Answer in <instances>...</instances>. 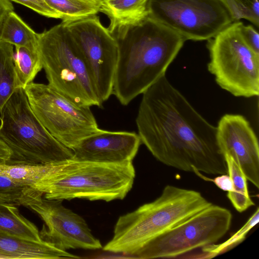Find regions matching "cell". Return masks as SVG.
Masks as SVG:
<instances>
[{
  "label": "cell",
  "mask_w": 259,
  "mask_h": 259,
  "mask_svg": "<svg viewBox=\"0 0 259 259\" xmlns=\"http://www.w3.org/2000/svg\"><path fill=\"white\" fill-rule=\"evenodd\" d=\"M142 94L136 119L138 134L157 160L201 178V172L228 174L217 127L194 108L165 75Z\"/></svg>",
  "instance_id": "cell-1"
},
{
  "label": "cell",
  "mask_w": 259,
  "mask_h": 259,
  "mask_svg": "<svg viewBox=\"0 0 259 259\" xmlns=\"http://www.w3.org/2000/svg\"><path fill=\"white\" fill-rule=\"evenodd\" d=\"M118 57L112 94L128 105L165 75L186 40L167 26L148 17L114 36Z\"/></svg>",
  "instance_id": "cell-2"
},
{
  "label": "cell",
  "mask_w": 259,
  "mask_h": 259,
  "mask_svg": "<svg viewBox=\"0 0 259 259\" xmlns=\"http://www.w3.org/2000/svg\"><path fill=\"white\" fill-rule=\"evenodd\" d=\"M211 204L199 192L167 185L155 200L119 218L103 250L133 255L151 239Z\"/></svg>",
  "instance_id": "cell-3"
},
{
  "label": "cell",
  "mask_w": 259,
  "mask_h": 259,
  "mask_svg": "<svg viewBox=\"0 0 259 259\" xmlns=\"http://www.w3.org/2000/svg\"><path fill=\"white\" fill-rule=\"evenodd\" d=\"M136 176L132 161L108 163L71 158L50 163L46 176L32 187L48 199H123Z\"/></svg>",
  "instance_id": "cell-4"
},
{
  "label": "cell",
  "mask_w": 259,
  "mask_h": 259,
  "mask_svg": "<svg viewBox=\"0 0 259 259\" xmlns=\"http://www.w3.org/2000/svg\"><path fill=\"white\" fill-rule=\"evenodd\" d=\"M0 119V139L12 152L6 164H48L73 157V151L37 119L23 88L15 90L3 106Z\"/></svg>",
  "instance_id": "cell-5"
},
{
  "label": "cell",
  "mask_w": 259,
  "mask_h": 259,
  "mask_svg": "<svg viewBox=\"0 0 259 259\" xmlns=\"http://www.w3.org/2000/svg\"><path fill=\"white\" fill-rule=\"evenodd\" d=\"M37 51L49 85L79 105L102 106L86 61L62 22L38 33Z\"/></svg>",
  "instance_id": "cell-6"
},
{
  "label": "cell",
  "mask_w": 259,
  "mask_h": 259,
  "mask_svg": "<svg viewBox=\"0 0 259 259\" xmlns=\"http://www.w3.org/2000/svg\"><path fill=\"white\" fill-rule=\"evenodd\" d=\"M240 22H232L207 40L208 70L217 84L233 95L258 96L259 54L243 40L239 31Z\"/></svg>",
  "instance_id": "cell-7"
},
{
  "label": "cell",
  "mask_w": 259,
  "mask_h": 259,
  "mask_svg": "<svg viewBox=\"0 0 259 259\" xmlns=\"http://www.w3.org/2000/svg\"><path fill=\"white\" fill-rule=\"evenodd\" d=\"M231 211L211 204L150 240L133 255L141 259L178 258L214 244L230 229Z\"/></svg>",
  "instance_id": "cell-8"
},
{
  "label": "cell",
  "mask_w": 259,
  "mask_h": 259,
  "mask_svg": "<svg viewBox=\"0 0 259 259\" xmlns=\"http://www.w3.org/2000/svg\"><path fill=\"white\" fill-rule=\"evenodd\" d=\"M24 90L37 119L67 148L100 130L90 106L74 103L48 84L32 82Z\"/></svg>",
  "instance_id": "cell-9"
},
{
  "label": "cell",
  "mask_w": 259,
  "mask_h": 259,
  "mask_svg": "<svg viewBox=\"0 0 259 259\" xmlns=\"http://www.w3.org/2000/svg\"><path fill=\"white\" fill-rule=\"evenodd\" d=\"M147 9L186 40H207L233 22L220 0H149Z\"/></svg>",
  "instance_id": "cell-10"
},
{
  "label": "cell",
  "mask_w": 259,
  "mask_h": 259,
  "mask_svg": "<svg viewBox=\"0 0 259 259\" xmlns=\"http://www.w3.org/2000/svg\"><path fill=\"white\" fill-rule=\"evenodd\" d=\"M62 23L82 53L103 104L112 94L118 57L117 39L97 15Z\"/></svg>",
  "instance_id": "cell-11"
},
{
  "label": "cell",
  "mask_w": 259,
  "mask_h": 259,
  "mask_svg": "<svg viewBox=\"0 0 259 259\" xmlns=\"http://www.w3.org/2000/svg\"><path fill=\"white\" fill-rule=\"evenodd\" d=\"M62 202L43 196L28 206L45 224L39 232L41 239L65 250L101 248L100 240L93 235L84 220Z\"/></svg>",
  "instance_id": "cell-12"
},
{
  "label": "cell",
  "mask_w": 259,
  "mask_h": 259,
  "mask_svg": "<svg viewBox=\"0 0 259 259\" xmlns=\"http://www.w3.org/2000/svg\"><path fill=\"white\" fill-rule=\"evenodd\" d=\"M218 145L222 154L232 157L247 180L259 188V147L257 138L242 115L226 114L217 126Z\"/></svg>",
  "instance_id": "cell-13"
},
{
  "label": "cell",
  "mask_w": 259,
  "mask_h": 259,
  "mask_svg": "<svg viewBox=\"0 0 259 259\" xmlns=\"http://www.w3.org/2000/svg\"><path fill=\"white\" fill-rule=\"evenodd\" d=\"M141 141L135 132L100 129L80 140L71 150L73 158L81 161L117 163L132 161Z\"/></svg>",
  "instance_id": "cell-14"
},
{
  "label": "cell",
  "mask_w": 259,
  "mask_h": 259,
  "mask_svg": "<svg viewBox=\"0 0 259 259\" xmlns=\"http://www.w3.org/2000/svg\"><path fill=\"white\" fill-rule=\"evenodd\" d=\"M44 240L35 241L0 231V258H79Z\"/></svg>",
  "instance_id": "cell-15"
},
{
  "label": "cell",
  "mask_w": 259,
  "mask_h": 259,
  "mask_svg": "<svg viewBox=\"0 0 259 259\" xmlns=\"http://www.w3.org/2000/svg\"><path fill=\"white\" fill-rule=\"evenodd\" d=\"M100 12L109 20L107 27L114 36L148 17L149 0H102Z\"/></svg>",
  "instance_id": "cell-16"
},
{
  "label": "cell",
  "mask_w": 259,
  "mask_h": 259,
  "mask_svg": "<svg viewBox=\"0 0 259 259\" xmlns=\"http://www.w3.org/2000/svg\"><path fill=\"white\" fill-rule=\"evenodd\" d=\"M0 231L27 240L42 241L37 227L11 203L0 202Z\"/></svg>",
  "instance_id": "cell-17"
},
{
  "label": "cell",
  "mask_w": 259,
  "mask_h": 259,
  "mask_svg": "<svg viewBox=\"0 0 259 259\" xmlns=\"http://www.w3.org/2000/svg\"><path fill=\"white\" fill-rule=\"evenodd\" d=\"M38 36L14 11L7 14L0 26V40L15 47L37 50Z\"/></svg>",
  "instance_id": "cell-18"
},
{
  "label": "cell",
  "mask_w": 259,
  "mask_h": 259,
  "mask_svg": "<svg viewBox=\"0 0 259 259\" xmlns=\"http://www.w3.org/2000/svg\"><path fill=\"white\" fill-rule=\"evenodd\" d=\"M60 16L62 22H72L94 15L99 12L102 0H44Z\"/></svg>",
  "instance_id": "cell-19"
},
{
  "label": "cell",
  "mask_w": 259,
  "mask_h": 259,
  "mask_svg": "<svg viewBox=\"0 0 259 259\" xmlns=\"http://www.w3.org/2000/svg\"><path fill=\"white\" fill-rule=\"evenodd\" d=\"M224 157L233 185L232 190L228 192L227 197L236 210L242 212L255 205L249 195L247 179L240 165L232 157Z\"/></svg>",
  "instance_id": "cell-20"
},
{
  "label": "cell",
  "mask_w": 259,
  "mask_h": 259,
  "mask_svg": "<svg viewBox=\"0 0 259 259\" xmlns=\"http://www.w3.org/2000/svg\"><path fill=\"white\" fill-rule=\"evenodd\" d=\"M14 59L13 46L0 40V114L18 88Z\"/></svg>",
  "instance_id": "cell-21"
},
{
  "label": "cell",
  "mask_w": 259,
  "mask_h": 259,
  "mask_svg": "<svg viewBox=\"0 0 259 259\" xmlns=\"http://www.w3.org/2000/svg\"><path fill=\"white\" fill-rule=\"evenodd\" d=\"M14 66L18 88H24L33 82L42 69L37 49L31 50L25 47H15Z\"/></svg>",
  "instance_id": "cell-22"
},
{
  "label": "cell",
  "mask_w": 259,
  "mask_h": 259,
  "mask_svg": "<svg viewBox=\"0 0 259 259\" xmlns=\"http://www.w3.org/2000/svg\"><path fill=\"white\" fill-rule=\"evenodd\" d=\"M44 196L39 191L0 175V201L28 206Z\"/></svg>",
  "instance_id": "cell-23"
},
{
  "label": "cell",
  "mask_w": 259,
  "mask_h": 259,
  "mask_svg": "<svg viewBox=\"0 0 259 259\" xmlns=\"http://www.w3.org/2000/svg\"><path fill=\"white\" fill-rule=\"evenodd\" d=\"M259 221V208L250 217L247 222L228 240L220 244H212L202 248L203 258H210L225 253L241 243L248 233Z\"/></svg>",
  "instance_id": "cell-24"
},
{
  "label": "cell",
  "mask_w": 259,
  "mask_h": 259,
  "mask_svg": "<svg viewBox=\"0 0 259 259\" xmlns=\"http://www.w3.org/2000/svg\"><path fill=\"white\" fill-rule=\"evenodd\" d=\"M227 10L233 22L241 19L259 25V0H220Z\"/></svg>",
  "instance_id": "cell-25"
},
{
  "label": "cell",
  "mask_w": 259,
  "mask_h": 259,
  "mask_svg": "<svg viewBox=\"0 0 259 259\" xmlns=\"http://www.w3.org/2000/svg\"><path fill=\"white\" fill-rule=\"evenodd\" d=\"M27 7L44 16L60 19L59 14L50 7L44 0H11Z\"/></svg>",
  "instance_id": "cell-26"
},
{
  "label": "cell",
  "mask_w": 259,
  "mask_h": 259,
  "mask_svg": "<svg viewBox=\"0 0 259 259\" xmlns=\"http://www.w3.org/2000/svg\"><path fill=\"white\" fill-rule=\"evenodd\" d=\"M240 35L245 44L255 53L259 54V34L251 25L245 26L240 22Z\"/></svg>",
  "instance_id": "cell-27"
},
{
  "label": "cell",
  "mask_w": 259,
  "mask_h": 259,
  "mask_svg": "<svg viewBox=\"0 0 259 259\" xmlns=\"http://www.w3.org/2000/svg\"><path fill=\"white\" fill-rule=\"evenodd\" d=\"M205 180L213 182L218 187L224 191L229 192L232 190V181L228 174L220 175L213 179L206 177Z\"/></svg>",
  "instance_id": "cell-28"
},
{
  "label": "cell",
  "mask_w": 259,
  "mask_h": 259,
  "mask_svg": "<svg viewBox=\"0 0 259 259\" xmlns=\"http://www.w3.org/2000/svg\"><path fill=\"white\" fill-rule=\"evenodd\" d=\"M14 11V7L10 0H0V26L7 14Z\"/></svg>",
  "instance_id": "cell-29"
},
{
  "label": "cell",
  "mask_w": 259,
  "mask_h": 259,
  "mask_svg": "<svg viewBox=\"0 0 259 259\" xmlns=\"http://www.w3.org/2000/svg\"><path fill=\"white\" fill-rule=\"evenodd\" d=\"M11 154L9 147L0 139V165L6 164L10 158Z\"/></svg>",
  "instance_id": "cell-30"
},
{
  "label": "cell",
  "mask_w": 259,
  "mask_h": 259,
  "mask_svg": "<svg viewBox=\"0 0 259 259\" xmlns=\"http://www.w3.org/2000/svg\"><path fill=\"white\" fill-rule=\"evenodd\" d=\"M0 202H2V201H0Z\"/></svg>",
  "instance_id": "cell-31"
}]
</instances>
